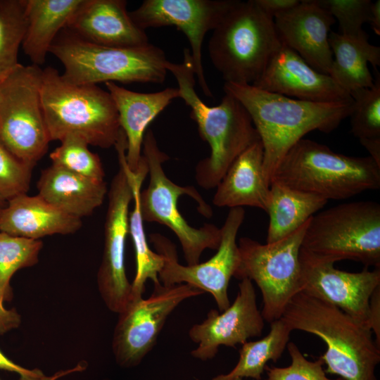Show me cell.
Masks as SVG:
<instances>
[{
    "mask_svg": "<svg viewBox=\"0 0 380 380\" xmlns=\"http://www.w3.org/2000/svg\"><path fill=\"white\" fill-rule=\"evenodd\" d=\"M9 71V72H11ZM9 72H6V73H4V74H0V86L2 83V82L4 81V78L6 77V75L9 73Z\"/></svg>",
    "mask_w": 380,
    "mask_h": 380,
    "instance_id": "7bdbcfd3",
    "label": "cell"
},
{
    "mask_svg": "<svg viewBox=\"0 0 380 380\" xmlns=\"http://www.w3.org/2000/svg\"><path fill=\"white\" fill-rule=\"evenodd\" d=\"M353 99L351 132L360 143L380 139V75L372 87L350 92Z\"/></svg>",
    "mask_w": 380,
    "mask_h": 380,
    "instance_id": "1f68e13d",
    "label": "cell"
},
{
    "mask_svg": "<svg viewBox=\"0 0 380 380\" xmlns=\"http://www.w3.org/2000/svg\"><path fill=\"white\" fill-rule=\"evenodd\" d=\"M32 170L0 145V199L6 202L26 194L30 188Z\"/></svg>",
    "mask_w": 380,
    "mask_h": 380,
    "instance_id": "d590c367",
    "label": "cell"
},
{
    "mask_svg": "<svg viewBox=\"0 0 380 380\" xmlns=\"http://www.w3.org/2000/svg\"><path fill=\"white\" fill-rule=\"evenodd\" d=\"M233 303L220 313L212 309L206 319L189 331V338L198 347L191 355L205 361L213 358L220 346L236 348L252 337L260 336L265 320L256 303L252 281L243 279Z\"/></svg>",
    "mask_w": 380,
    "mask_h": 380,
    "instance_id": "e0dca14e",
    "label": "cell"
},
{
    "mask_svg": "<svg viewBox=\"0 0 380 380\" xmlns=\"http://www.w3.org/2000/svg\"><path fill=\"white\" fill-rule=\"evenodd\" d=\"M274 25L281 44L296 52L316 70L329 75L333 54L329 42L334 18L315 0H302L276 16Z\"/></svg>",
    "mask_w": 380,
    "mask_h": 380,
    "instance_id": "d6986e66",
    "label": "cell"
},
{
    "mask_svg": "<svg viewBox=\"0 0 380 380\" xmlns=\"http://www.w3.org/2000/svg\"><path fill=\"white\" fill-rule=\"evenodd\" d=\"M337 20L341 34L357 35L363 31L362 26L368 23L370 0H315Z\"/></svg>",
    "mask_w": 380,
    "mask_h": 380,
    "instance_id": "e575fe53",
    "label": "cell"
},
{
    "mask_svg": "<svg viewBox=\"0 0 380 380\" xmlns=\"http://www.w3.org/2000/svg\"><path fill=\"white\" fill-rule=\"evenodd\" d=\"M90 43L110 47H139L148 44L127 11L125 0H83L65 28Z\"/></svg>",
    "mask_w": 380,
    "mask_h": 380,
    "instance_id": "ffe728a7",
    "label": "cell"
},
{
    "mask_svg": "<svg viewBox=\"0 0 380 380\" xmlns=\"http://www.w3.org/2000/svg\"><path fill=\"white\" fill-rule=\"evenodd\" d=\"M270 185L263 170V146L258 141L232 163L216 186L213 203L217 207H255L267 212Z\"/></svg>",
    "mask_w": 380,
    "mask_h": 380,
    "instance_id": "603a6c76",
    "label": "cell"
},
{
    "mask_svg": "<svg viewBox=\"0 0 380 380\" xmlns=\"http://www.w3.org/2000/svg\"><path fill=\"white\" fill-rule=\"evenodd\" d=\"M236 0H145L129 12L140 29L175 26L187 37L194 73L205 96L213 97L204 75L202 45Z\"/></svg>",
    "mask_w": 380,
    "mask_h": 380,
    "instance_id": "9a60e30c",
    "label": "cell"
},
{
    "mask_svg": "<svg viewBox=\"0 0 380 380\" xmlns=\"http://www.w3.org/2000/svg\"><path fill=\"white\" fill-rule=\"evenodd\" d=\"M42 70L18 64L0 86V145L32 168L51 141L41 102Z\"/></svg>",
    "mask_w": 380,
    "mask_h": 380,
    "instance_id": "30bf717a",
    "label": "cell"
},
{
    "mask_svg": "<svg viewBox=\"0 0 380 380\" xmlns=\"http://www.w3.org/2000/svg\"><path fill=\"white\" fill-rule=\"evenodd\" d=\"M245 217L243 208H230L221 227V241L217 253L208 260L192 265L178 262L175 245L160 234H151L150 240L164 260L158 274L165 286L187 284L214 298L220 312L230 305L227 289L239 266L240 255L236 236Z\"/></svg>",
    "mask_w": 380,
    "mask_h": 380,
    "instance_id": "4fadbf2b",
    "label": "cell"
},
{
    "mask_svg": "<svg viewBox=\"0 0 380 380\" xmlns=\"http://www.w3.org/2000/svg\"><path fill=\"white\" fill-rule=\"evenodd\" d=\"M259 7L269 16L274 18L300 3V0H255Z\"/></svg>",
    "mask_w": 380,
    "mask_h": 380,
    "instance_id": "f35d334b",
    "label": "cell"
},
{
    "mask_svg": "<svg viewBox=\"0 0 380 380\" xmlns=\"http://www.w3.org/2000/svg\"><path fill=\"white\" fill-rule=\"evenodd\" d=\"M369 328L375 335V342L380 347V286L372 294L369 305Z\"/></svg>",
    "mask_w": 380,
    "mask_h": 380,
    "instance_id": "74e56055",
    "label": "cell"
},
{
    "mask_svg": "<svg viewBox=\"0 0 380 380\" xmlns=\"http://www.w3.org/2000/svg\"><path fill=\"white\" fill-rule=\"evenodd\" d=\"M252 85L306 101L336 103L352 100L350 93L330 75L316 70L296 52L283 44Z\"/></svg>",
    "mask_w": 380,
    "mask_h": 380,
    "instance_id": "ac0fdd59",
    "label": "cell"
},
{
    "mask_svg": "<svg viewBox=\"0 0 380 380\" xmlns=\"http://www.w3.org/2000/svg\"><path fill=\"white\" fill-rule=\"evenodd\" d=\"M232 380H243V379L236 378V379H234Z\"/></svg>",
    "mask_w": 380,
    "mask_h": 380,
    "instance_id": "f6af8a7d",
    "label": "cell"
},
{
    "mask_svg": "<svg viewBox=\"0 0 380 380\" xmlns=\"http://www.w3.org/2000/svg\"><path fill=\"white\" fill-rule=\"evenodd\" d=\"M224 91L236 97L249 113L263 146V170L272 178L288 151L313 130L329 133L349 117L353 99L336 103L298 100L251 84L224 82Z\"/></svg>",
    "mask_w": 380,
    "mask_h": 380,
    "instance_id": "6da1fadb",
    "label": "cell"
},
{
    "mask_svg": "<svg viewBox=\"0 0 380 380\" xmlns=\"http://www.w3.org/2000/svg\"><path fill=\"white\" fill-rule=\"evenodd\" d=\"M181 63L169 61L167 69L175 77L179 98L191 109L190 117L210 147L208 157L195 169L197 184L205 189L217 186L234 160L248 146L260 140L252 119L242 103L225 92L220 104L210 106L195 91V73L189 49H184Z\"/></svg>",
    "mask_w": 380,
    "mask_h": 380,
    "instance_id": "7a4b0ae2",
    "label": "cell"
},
{
    "mask_svg": "<svg viewBox=\"0 0 380 380\" xmlns=\"http://www.w3.org/2000/svg\"><path fill=\"white\" fill-rule=\"evenodd\" d=\"M60 141L61 145L50 153L52 164L91 179L104 180L101 160L89 149L85 140L70 134Z\"/></svg>",
    "mask_w": 380,
    "mask_h": 380,
    "instance_id": "d6a6232c",
    "label": "cell"
},
{
    "mask_svg": "<svg viewBox=\"0 0 380 380\" xmlns=\"http://www.w3.org/2000/svg\"><path fill=\"white\" fill-rule=\"evenodd\" d=\"M301 248L322 260L360 262L380 268V204L372 201L344 203L310 220Z\"/></svg>",
    "mask_w": 380,
    "mask_h": 380,
    "instance_id": "9c48e42d",
    "label": "cell"
},
{
    "mask_svg": "<svg viewBox=\"0 0 380 380\" xmlns=\"http://www.w3.org/2000/svg\"><path fill=\"white\" fill-rule=\"evenodd\" d=\"M368 39L364 30L352 36L329 33V42L334 57L329 75L349 93L374 84L368 63L375 69L380 65V47L370 44Z\"/></svg>",
    "mask_w": 380,
    "mask_h": 380,
    "instance_id": "d4e9b609",
    "label": "cell"
},
{
    "mask_svg": "<svg viewBox=\"0 0 380 380\" xmlns=\"http://www.w3.org/2000/svg\"><path fill=\"white\" fill-rule=\"evenodd\" d=\"M127 141L121 133L115 144L119 170L108 191L104 225V248L97 274L100 294L108 308L121 312L133 300L132 284L125 267V241L129 233V206L133 192L126 161Z\"/></svg>",
    "mask_w": 380,
    "mask_h": 380,
    "instance_id": "7c38bea8",
    "label": "cell"
},
{
    "mask_svg": "<svg viewBox=\"0 0 380 380\" xmlns=\"http://www.w3.org/2000/svg\"><path fill=\"white\" fill-rule=\"evenodd\" d=\"M124 132L126 145V161L129 169H138L142 145L149 124L175 99L179 98L178 88L168 87L152 93L137 92L127 89L115 82H106Z\"/></svg>",
    "mask_w": 380,
    "mask_h": 380,
    "instance_id": "44dd1931",
    "label": "cell"
},
{
    "mask_svg": "<svg viewBox=\"0 0 380 380\" xmlns=\"http://www.w3.org/2000/svg\"><path fill=\"white\" fill-rule=\"evenodd\" d=\"M38 195L74 217L90 215L100 207L108 192L105 180H96L51 164L37 182Z\"/></svg>",
    "mask_w": 380,
    "mask_h": 380,
    "instance_id": "cb8c5ba5",
    "label": "cell"
},
{
    "mask_svg": "<svg viewBox=\"0 0 380 380\" xmlns=\"http://www.w3.org/2000/svg\"><path fill=\"white\" fill-rule=\"evenodd\" d=\"M368 23L374 33L380 35V0L372 3Z\"/></svg>",
    "mask_w": 380,
    "mask_h": 380,
    "instance_id": "60d3db41",
    "label": "cell"
},
{
    "mask_svg": "<svg viewBox=\"0 0 380 380\" xmlns=\"http://www.w3.org/2000/svg\"><path fill=\"white\" fill-rule=\"evenodd\" d=\"M148 172V165L143 155L137 171L133 172L129 169L134 201V208L129 217V233L133 241L137 264L136 274L132 284L134 299L142 297L148 279H151L154 286L160 284L158 274L164 264L163 256L153 252L148 244L141 213L139 196Z\"/></svg>",
    "mask_w": 380,
    "mask_h": 380,
    "instance_id": "83f0119b",
    "label": "cell"
},
{
    "mask_svg": "<svg viewBox=\"0 0 380 380\" xmlns=\"http://www.w3.org/2000/svg\"><path fill=\"white\" fill-rule=\"evenodd\" d=\"M273 181L328 201L346 199L379 189L380 166L370 156L335 153L326 145L303 138L285 154Z\"/></svg>",
    "mask_w": 380,
    "mask_h": 380,
    "instance_id": "5b68a950",
    "label": "cell"
},
{
    "mask_svg": "<svg viewBox=\"0 0 380 380\" xmlns=\"http://www.w3.org/2000/svg\"><path fill=\"white\" fill-rule=\"evenodd\" d=\"M4 300L0 298V335H2L20 324V315L15 309L7 310L3 305Z\"/></svg>",
    "mask_w": 380,
    "mask_h": 380,
    "instance_id": "ab89813d",
    "label": "cell"
},
{
    "mask_svg": "<svg viewBox=\"0 0 380 380\" xmlns=\"http://www.w3.org/2000/svg\"><path fill=\"white\" fill-rule=\"evenodd\" d=\"M291 331L281 317L272 322L270 330L265 337L242 344L239 361L229 373L218 375L212 380H232L236 378L260 380L267 362L270 360L276 362L281 357Z\"/></svg>",
    "mask_w": 380,
    "mask_h": 380,
    "instance_id": "f1b7e54d",
    "label": "cell"
},
{
    "mask_svg": "<svg viewBox=\"0 0 380 380\" xmlns=\"http://www.w3.org/2000/svg\"><path fill=\"white\" fill-rule=\"evenodd\" d=\"M43 243L40 240L12 236L0 232V298L10 300L13 293L10 286L12 276L20 269L38 262Z\"/></svg>",
    "mask_w": 380,
    "mask_h": 380,
    "instance_id": "4dcf8cb0",
    "label": "cell"
},
{
    "mask_svg": "<svg viewBox=\"0 0 380 380\" xmlns=\"http://www.w3.org/2000/svg\"><path fill=\"white\" fill-rule=\"evenodd\" d=\"M286 348L291 359V365L286 367L266 365L267 380H346L341 377L328 378L323 369V360L320 358L308 360L293 342H289Z\"/></svg>",
    "mask_w": 380,
    "mask_h": 380,
    "instance_id": "836d02e7",
    "label": "cell"
},
{
    "mask_svg": "<svg viewBox=\"0 0 380 380\" xmlns=\"http://www.w3.org/2000/svg\"><path fill=\"white\" fill-rule=\"evenodd\" d=\"M300 291L329 303L369 328V300L380 286V268L359 272L336 269L300 248Z\"/></svg>",
    "mask_w": 380,
    "mask_h": 380,
    "instance_id": "2e32d148",
    "label": "cell"
},
{
    "mask_svg": "<svg viewBox=\"0 0 380 380\" xmlns=\"http://www.w3.org/2000/svg\"><path fill=\"white\" fill-rule=\"evenodd\" d=\"M49 53L63 64L62 75L76 84L101 82L163 83L169 61L165 52L149 43L139 47H110L83 40L63 29Z\"/></svg>",
    "mask_w": 380,
    "mask_h": 380,
    "instance_id": "8992f818",
    "label": "cell"
},
{
    "mask_svg": "<svg viewBox=\"0 0 380 380\" xmlns=\"http://www.w3.org/2000/svg\"><path fill=\"white\" fill-rule=\"evenodd\" d=\"M310 220L273 243L262 244L248 237L239 241L240 260L234 277L255 282L262 296L261 315L269 323L280 319L291 299L300 291L299 253Z\"/></svg>",
    "mask_w": 380,
    "mask_h": 380,
    "instance_id": "8fae6325",
    "label": "cell"
},
{
    "mask_svg": "<svg viewBox=\"0 0 380 380\" xmlns=\"http://www.w3.org/2000/svg\"><path fill=\"white\" fill-rule=\"evenodd\" d=\"M6 202L0 199V208L4 207L6 205Z\"/></svg>",
    "mask_w": 380,
    "mask_h": 380,
    "instance_id": "ee69618b",
    "label": "cell"
},
{
    "mask_svg": "<svg viewBox=\"0 0 380 380\" xmlns=\"http://www.w3.org/2000/svg\"><path fill=\"white\" fill-rule=\"evenodd\" d=\"M87 368V364L84 362H79L75 367L65 369V370H61L57 372H56L53 375L50 376H45L42 380H56L61 377H63L64 376H66L68 374H70L71 373L77 372H82L85 370ZM1 380V379H0Z\"/></svg>",
    "mask_w": 380,
    "mask_h": 380,
    "instance_id": "b9f144b4",
    "label": "cell"
},
{
    "mask_svg": "<svg viewBox=\"0 0 380 380\" xmlns=\"http://www.w3.org/2000/svg\"><path fill=\"white\" fill-rule=\"evenodd\" d=\"M41 102L50 141L77 135L89 145L114 146L121 132L113 100L96 84L67 81L54 68L42 70Z\"/></svg>",
    "mask_w": 380,
    "mask_h": 380,
    "instance_id": "277c9868",
    "label": "cell"
},
{
    "mask_svg": "<svg viewBox=\"0 0 380 380\" xmlns=\"http://www.w3.org/2000/svg\"><path fill=\"white\" fill-rule=\"evenodd\" d=\"M281 318L293 330L317 336L327 345L319 357L326 373L346 380H377L380 347L372 331L343 310L305 291L298 292Z\"/></svg>",
    "mask_w": 380,
    "mask_h": 380,
    "instance_id": "3957f363",
    "label": "cell"
},
{
    "mask_svg": "<svg viewBox=\"0 0 380 380\" xmlns=\"http://www.w3.org/2000/svg\"><path fill=\"white\" fill-rule=\"evenodd\" d=\"M27 23L26 0H0V74L19 64L18 53Z\"/></svg>",
    "mask_w": 380,
    "mask_h": 380,
    "instance_id": "f546056e",
    "label": "cell"
},
{
    "mask_svg": "<svg viewBox=\"0 0 380 380\" xmlns=\"http://www.w3.org/2000/svg\"><path fill=\"white\" fill-rule=\"evenodd\" d=\"M203 292L189 284L154 286L147 299H134L119 314L112 341L118 365L137 366L156 345L167 317L184 300Z\"/></svg>",
    "mask_w": 380,
    "mask_h": 380,
    "instance_id": "5bb4252c",
    "label": "cell"
},
{
    "mask_svg": "<svg viewBox=\"0 0 380 380\" xmlns=\"http://www.w3.org/2000/svg\"><path fill=\"white\" fill-rule=\"evenodd\" d=\"M80 218L67 214L38 194H20L0 208V232L39 240L53 234H73L82 227Z\"/></svg>",
    "mask_w": 380,
    "mask_h": 380,
    "instance_id": "7402d4cb",
    "label": "cell"
},
{
    "mask_svg": "<svg viewBox=\"0 0 380 380\" xmlns=\"http://www.w3.org/2000/svg\"><path fill=\"white\" fill-rule=\"evenodd\" d=\"M83 0H26L27 29L22 47L33 65L39 66Z\"/></svg>",
    "mask_w": 380,
    "mask_h": 380,
    "instance_id": "484cf974",
    "label": "cell"
},
{
    "mask_svg": "<svg viewBox=\"0 0 380 380\" xmlns=\"http://www.w3.org/2000/svg\"><path fill=\"white\" fill-rule=\"evenodd\" d=\"M142 155L149 174L148 184L141 191L139 196L144 222L167 227L179 241L187 265L199 263L204 250L218 248L221 228L213 224H205L200 228L190 226L178 210L177 203L181 196H190L197 203L198 212L208 218L213 215L211 207L194 186H179L166 176L163 165L169 157L160 150L151 129H148L144 135Z\"/></svg>",
    "mask_w": 380,
    "mask_h": 380,
    "instance_id": "ba28073f",
    "label": "cell"
},
{
    "mask_svg": "<svg viewBox=\"0 0 380 380\" xmlns=\"http://www.w3.org/2000/svg\"><path fill=\"white\" fill-rule=\"evenodd\" d=\"M328 200L278 182L270 185L267 243L277 241L292 234L321 210Z\"/></svg>",
    "mask_w": 380,
    "mask_h": 380,
    "instance_id": "4316f807",
    "label": "cell"
},
{
    "mask_svg": "<svg viewBox=\"0 0 380 380\" xmlns=\"http://www.w3.org/2000/svg\"><path fill=\"white\" fill-rule=\"evenodd\" d=\"M281 45L274 18L255 0H236L213 30L208 52L224 82L252 85Z\"/></svg>",
    "mask_w": 380,
    "mask_h": 380,
    "instance_id": "52a82bcc",
    "label": "cell"
},
{
    "mask_svg": "<svg viewBox=\"0 0 380 380\" xmlns=\"http://www.w3.org/2000/svg\"><path fill=\"white\" fill-rule=\"evenodd\" d=\"M0 369L15 372L20 376L19 380H42L46 376L38 369H29L15 364L0 350Z\"/></svg>",
    "mask_w": 380,
    "mask_h": 380,
    "instance_id": "8d00e7d4",
    "label": "cell"
}]
</instances>
